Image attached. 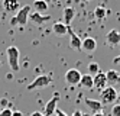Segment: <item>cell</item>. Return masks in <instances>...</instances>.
Instances as JSON below:
<instances>
[{
  "instance_id": "8",
  "label": "cell",
  "mask_w": 120,
  "mask_h": 116,
  "mask_svg": "<svg viewBox=\"0 0 120 116\" xmlns=\"http://www.w3.org/2000/svg\"><path fill=\"white\" fill-rule=\"evenodd\" d=\"M106 42L109 44L111 48L117 47L119 44H120V32H119L117 29H111V31L106 35Z\"/></svg>"
},
{
  "instance_id": "1",
  "label": "cell",
  "mask_w": 120,
  "mask_h": 116,
  "mask_svg": "<svg viewBox=\"0 0 120 116\" xmlns=\"http://www.w3.org/2000/svg\"><path fill=\"white\" fill-rule=\"evenodd\" d=\"M6 57H7V64H9L10 70L15 71V73H18V71L20 70V62H19V49L18 47H9L6 49Z\"/></svg>"
},
{
  "instance_id": "3",
  "label": "cell",
  "mask_w": 120,
  "mask_h": 116,
  "mask_svg": "<svg viewBox=\"0 0 120 116\" xmlns=\"http://www.w3.org/2000/svg\"><path fill=\"white\" fill-rule=\"evenodd\" d=\"M117 100V90L113 86H107L100 92V102L103 104H111Z\"/></svg>"
},
{
  "instance_id": "32",
  "label": "cell",
  "mask_w": 120,
  "mask_h": 116,
  "mask_svg": "<svg viewBox=\"0 0 120 116\" xmlns=\"http://www.w3.org/2000/svg\"><path fill=\"white\" fill-rule=\"evenodd\" d=\"M82 116H91V115H85V113H82Z\"/></svg>"
},
{
  "instance_id": "23",
  "label": "cell",
  "mask_w": 120,
  "mask_h": 116,
  "mask_svg": "<svg viewBox=\"0 0 120 116\" xmlns=\"http://www.w3.org/2000/svg\"><path fill=\"white\" fill-rule=\"evenodd\" d=\"M7 104H9L7 99H2V100H0V106H2L3 109H6V108H7Z\"/></svg>"
},
{
  "instance_id": "20",
  "label": "cell",
  "mask_w": 120,
  "mask_h": 116,
  "mask_svg": "<svg viewBox=\"0 0 120 116\" xmlns=\"http://www.w3.org/2000/svg\"><path fill=\"white\" fill-rule=\"evenodd\" d=\"M87 70H88V74H91L93 77L100 73V65L97 64V62H90V64L87 65Z\"/></svg>"
},
{
  "instance_id": "16",
  "label": "cell",
  "mask_w": 120,
  "mask_h": 116,
  "mask_svg": "<svg viewBox=\"0 0 120 116\" xmlns=\"http://www.w3.org/2000/svg\"><path fill=\"white\" fill-rule=\"evenodd\" d=\"M106 78H107V84H117L120 83V73L117 70H109L106 73Z\"/></svg>"
},
{
  "instance_id": "15",
  "label": "cell",
  "mask_w": 120,
  "mask_h": 116,
  "mask_svg": "<svg viewBox=\"0 0 120 116\" xmlns=\"http://www.w3.org/2000/svg\"><path fill=\"white\" fill-rule=\"evenodd\" d=\"M75 16V10L72 7H65L64 12H62V22L67 25V26H71V22Z\"/></svg>"
},
{
  "instance_id": "25",
  "label": "cell",
  "mask_w": 120,
  "mask_h": 116,
  "mask_svg": "<svg viewBox=\"0 0 120 116\" xmlns=\"http://www.w3.org/2000/svg\"><path fill=\"white\" fill-rule=\"evenodd\" d=\"M30 116H45L44 113H41V112H32Z\"/></svg>"
},
{
  "instance_id": "29",
  "label": "cell",
  "mask_w": 120,
  "mask_h": 116,
  "mask_svg": "<svg viewBox=\"0 0 120 116\" xmlns=\"http://www.w3.org/2000/svg\"><path fill=\"white\" fill-rule=\"evenodd\" d=\"M93 116H104L103 112H97V113H93Z\"/></svg>"
},
{
  "instance_id": "19",
  "label": "cell",
  "mask_w": 120,
  "mask_h": 116,
  "mask_svg": "<svg viewBox=\"0 0 120 116\" xmlns=\"http://www.w3.org/2000/svg\"><path fill=\"white\" fill-rule=\"evenodd\" d=\"M107 12L103 6H97L96 9H94V17H96L97 20H103V19H106L107 17Z\"/></svg>"
},
{
  "instance_id": "2",
  "label": "cell",
  "mask_w": 120,
  "mask_h": 116,
  "mask_svg": "<svg viewBox=\"0 0 120 116\" xmlns=\"http://www.w3.org/2000/svg\"><path fill=\"white\" fill-rule=\"evenodd\" d=\"M29 15H30V6L29 4L20 7L19 12L10 19V25L12 26H18V25L19 26H25L28 23V20H29Z\"/></svg>"
},
{
  "instance_id": "4",
  "label": "cell",
  "mask_w": 120,
  "mask_h": 116,
  "mask_svg": "<svg viewBox=\"0 0 120 116\" xmlns=\"http://www.w3.org/2000/svg\"><path fill=\"white\" fill-rule=\"evenodd\" d=\"M51 77L49 76H45V74H42V76H38L30 84H28L26 87V90H35V88H42V87H46L51 84Z\"/></svg>"
},
{
  "instance_id": "10",
  "label": "cell",
  "mask_w": 120,
  "mask_h": 116,
  "mask_svg": "<svg viewBox=\"0 0 120 116\" xmlns=\"http://www.w3.org/2000/svg\"><path fill=\"white\" fill-rule=\"evenodd\" d=\"M94 78V88H97V90H103V88H106L107 87V78H106V73H100L96 74L93 77Z\"/></svg>"
},
{
  "instance_id": "24",
  "label": "cell",
  "mask_w": 120,
  "mask_h": 116,
  "mask_svg": "<svg viewBox=\"0 0 120 116\" xmlns=\"http://www.w3.org/2000/svg\"><path fill=\"white\" fill-rule=\"evenodd\" d=\"M55 115H56V116H68L65 112H62L61 109H58V108H56V110H55Z\"/></svg>"
},
{
  "instance_id": "14",
  "label": "cell",
  "mask_w": 120,
  "mask_h": 116,
  "mask_svg": "<svg viewBox=\"0 0 120 116\" xmlns=\"http://www.w3.org/2000/svg\"><path fill=\"white\" fill-rule=\"evenodd\" d=\"M82 49L84 51H87V52H93V51H96V48H97V41L94 39V38H90V36H87V38H84L82 39Z\"/></svg>"
},
{
  "instance_id": "22",
  "label": "cell",
  "mask_w": 120,
  "mask_h": 116,
  "mask_svg": "<svg viewBox=\"0 0 120 116\" xmlns=\"http://www.w3.org/2000/svg\"><path fill=\"white\" fill-rule=\"evenodd\" d=\"M12 110L10 108H6V109H2V112H0V116H12Z\"/></svg>"
},
{
  "instance_id": "12",
  "label": "cell",
  "mask_w": 120,
  "mask_h": 116,
  "mask_svg": "<svg viewBox=\"0 0 120 116\" xmlns=\"http://www.w3.org/2000/svg\"><path fill=\"white\" fill-rule=\"evenodd\" d=\"M3 9L4 12H9V13H13V12L18 13L20 9V3L19 0H3Z\"/></svg>"
},
{
  "instance_id": "6",
  "label": "cell",
  "mask_w": 120,
  "mask_h": 116,
  "mask_svg": "<svg viewBox=\"0 0 120 116\" xmlns=\"http://www.w3.org/2000/svg\"><path fill=\"white\" fill-rule=\"evenodd\" d=\"M68 33H70V47L75 51H82V39L74 32V29L71 26H68Z\"/></svg>"
},
{
  "instance_id": "30",
  "label": "cell",
  "mask_w": 120,
  "mask_h": 116,
  "mask_svg": "<svg viewBox=\"0 0 120 116\" xmlns=\"http://www.w3.org/2000/svg\"><path fill=\"white\" fill-rule=\"evenodd\" d=\"M117 102H120V92L117 93Z\"/></svg>"
},
{
  "instance_id": "21",
  "label": "cell",
  "mask_w": 120,
  "mask_h": 116,
  "mask_svg": "<svg viewBox=\"0 0 120 116\" xmlns=\"http://www.w3.org/2000/svg\"><path fill=\"white\" fill-rule=\"evenodd\" d=\"M111 116H120V103L117 102L116 104H113V108H111Z\"/></svg>"
},
{
  "instance_id": "17",
  "label": "cell",
  "mask_w": 120,
  "mask_h": 116,
  "mask_svg": "<svg viewBox=\"0 0 120 116\" xmlns=\"http://www.w3.org/2000/svg\"><path fill=\"white\" fill-rule=\"evenodd\" d=\"M80 86L84 87V88H93L94 87V78L91 74H82L81 77V81H80Z\"/></svg>"
},
{
  "instance_id": "9",
  "label": "cell",
  "mask_w": 120,
  "mask_h": 116,
  "mask_svg": "<svg viewBox=\"0 0 120 116\" xmlns=\"http://www.w3.org/2000/svg\"><path fill=\"white\" fill-rule=\"evenodd\" d=\"M84 103L87 104V108L93 112V113H97V112H101L104 104H103L100 100H94V99H90V97H85L84 99Z\"/></svg>"
},
{
  "instance_id": "31",
  "label": "cell",
  "mask_w": 120,
  "mask_h": 116,
  "mask_svg": "<svg viewBox=\"0 0 120 116\" xmlns=\"http://www.w3.org/2000/svg\"><path fill=\"white\" fill-rule=\"evenodd\" d=\"M82 2H85V3H88V2H91V0H82Z\"/></svg>"
},
{
  "instance_id": "13",
  "label": "cell",
  "mask_w": 120,
  "mask_h": 116,
  "mask_svg": "<svg viewBox=\"0 0 120 116\" xmlns=\"http://www.w3.org/2000/svg\"><path fill=\"white\" fill-rule=\"evenodd\" d=\"M52 31H54V33L56 35V36H64V35L68 33V26H67L62 20H58V22L54 23Z\"/></svg>"
},
{
  "instance_id": "11",
  "label": "cell",
  "mask_w": 120,
  "mask_h": 116,
  "mask_svg": "<svg viewBox=\"0 0 120 116\" xmlns=\"http://www.w3.org/2000/svg\"><path fill=\"white\" fill-rule=\"evenodd\" d=\"M29 19L32 20V23H35V25H44L45 22L51 20V15H41L38 12H32L29 15Z\"/></svg>"
},
{
  "instance_id": "28",
  "label": "cell",
  "mask_w": 120,
  "mask_h": 116,
  "mask_svg": "<svg viewBox=\"0 0 120 116\" xmlns=\"http://www.w3.org/2000/svg\"><path fill=\"white\" fill-rule=\"evenodd\" d=\"M72 116H82V112H81V110H75V112L72 113Z\"/></svg>"
},
{
  "instance_id": "18",
  "label": "cell",
  "mask_w": 120,
  "mask_h": 116,
  "mask_svg": "<svg viewBox=\"0 0 120 116\" xmlns=\"http://www.w3.org/2000/svg\"><path fill=\"white\" fill-rule=\"evenodd\" d=\"M33 9H35V12L44 15V12L48 10V2L46 0H35L33 2Z\"/></svg>"
},
{
  "instance_id": "27",
  "label": "cell",
  "mask_w": 120,
  "mask_h": 116,
  "mask_svg": "<svg viewBox=\"0 0 120 116\" xmlns=\"http://www.w3.org/2000/svg\"><path fill=\"white\" fill-rule=\"evenodd\" d=\"M113 62H114V64H120V55L114 57V58H113Z\"/></svg>"
},
{
  "instance_id": "26",
  "label": "cell",
  "mask_w": 120,
  "mask_h": 116,
  "mask_svg": "<svg viewBox=\"0 0 120 116\" xmlns=\"http://www.w3.org/2000/svg\"><path fill=\"white\" fill-rule=\"evenodd\" d=\"M12 116H23V113H22V112H19V110H15V112L12 113Z\"/></svg>"
},
{
  "instance_id": "7",
  "label": "cell",
  "mask_w": 120,
  "mask_h": 116,
  "mask_svg": "<svg viewBox=\"0 0 120 116\" xmlns=\"http://www.w3.org/2000/svg\"><path fill=\"white\" fill-rule=\"evenodd\" d=\"M59 102V94L56 93L51 100H48V103L45 104V110H44V115L45 116H52L55 115V110H56V104Z\"/></svg>"
},
{
  "instance_id": "5",
  "label": "cell",
  "mask_w": 120,
  "mask_h": 116,
  "mask_svg": "<svg viewBox=\"0 0 120 116\" xmlns=\"http://www.w3.org/2000/svg\"><path fill=\"white\" fill-rule=\"evenodd\" d=\"M81 77H82V74L77 68H70L65 73V83L70 86H80Z\"/></svg>"
}]
</instances>
